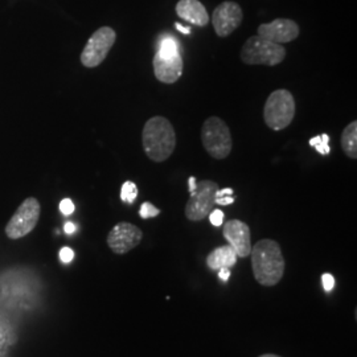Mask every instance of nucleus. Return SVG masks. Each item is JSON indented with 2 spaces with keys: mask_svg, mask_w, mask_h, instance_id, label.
<instances>
[{
  "mask_svg": "<svg viewBox=\"0 0 357 357\" xmlns=\"http://www.w3.org/2000/svg\"><path fill=\"white\" fill-rule=\"evenodd\" d=\"M252 268L255 281L262 286H275L281 281L286 262L280 243L274 240H259L252 248Z\"/></svg>",
  "mask_w": 357,
  "mask_h": 357,
  "instance_id": "1",
  "label": "nucleus"
},
{
  "mask_svg": "<svg viewBox=\"0 0 357 357\" xmlns=\"http://www.w3.org/2000/svg\"><path fill=\"white\" fill-rule=\"evenodd\" d=\"M143 150L155 163L167 160L176 147V134L172 123L165 116H153L142 131Z\"/></svg>",
  "mask_w": 357,
  "mask_h": 357,
  "instance_id": "2",
  "label": "nucleus"
},
{
  "mask_svg": "<svg viewBox=\"0 0 357 357\" xmlns=\"http://www.w3.org/2000/svg\"><path fill=\"white\" fill-rule=\"evenodd\" d=\"M296 105L293 94L286 89H278L268 96L264 107V119L268 128L281 131L293 122Z\"/></svg>",
  "mask_w": 357,
  "mask_h": 357,
  "instance_id": "3",
  "label": "nucleus"
},
{
  "mask_svg": "<svg viewBox=\"0 0 357 357\" xmlns=\"http://www.w3.org/2000/svg\"><path fill=\"white\" fill-rule=\"evenodd\" d=\"M202 142L205 151L217 160L227 159L233 149L229 128L218 116H211L203 123Z\"/></svg>",
  "mask_w": 357,
  "mask_h": 357,
  "instance_id": "4",
  "label": "nucleus"
},
{
  "mask_svg": "<svg viewBox=\"0 0 357 357\" xmlns=\"http://www.w3.org/2000/svg\"><path fill=\"white\" fill-rule=\"evenodd\" d=\"M286 48L261 36L248 38L241 50V61L246 65L275 66L286 59Z\"/></svg>",
  "mask_w": 357,
  "mask_h": 357,
  "instance_id": "5",
  "label": "nucleus"
},
{
  "mask_svg": "<svg viewBox=\"0 0 357 357\" xmlns=\"http://www.w3.org/2000/svg\"><path fill=\"white\" fill-rule=\"evenodd\" d=\"M41 213V206L38 199L28 197L17 208L15 215L11 217L6 227V234L11 240L23 238L29 234L38 225V218Z\"/></svg>",
  "mask_w": 357,
  "mask_h": 357,
  "instance_id": "6",
  "label": "nucleus"
},
{
  "mask_svg": "<svg viewBox=\"0 0 357 357\" xmlns=\"http://www.w3.org/2000/svg\"><path fill=\"white\" fill-rule=\"evenodd\" d=\"M116 33L112 26H101L90 36L84 51L81 53V63L85 68H96L102 64L109 52L113 48Z\"/></svg>",
  "mask_w": 357,
  "mask_h": 357,
  "instance_id": "7",
  "label": "nucleus"
},
{
  "mask_svg": "<svg viewBox=\"0 0 357 357\" xmlns=\"http://www.w3.org/2000/svg\"><path fill=\"white\" fill-rule=\"evenodd\" d=\"M218 184L212 180H203L197 184L196 191L185 205V216L191 221H202L215 209V199Z\"/></svg>",
  "mask_w": 357,
  "mask_h": 357,
  "instance_id": "8",
  "label": "nucleus"
},
{
  "mask_svg": "<svg viewBox=\"0 0 357 357\" xmlns=\"http://www.w3.org/2000/svg\"><path fill=\"white\" fill-rule=\"evenodd\" d=\"M243 19V8L236 1H224L218 4L212 15V23L217 36L228 38L240 26Z\"/></svg>",
  "mask_w": 357,
  "mask_h": 357,
  "instance_id": "9",
  "label": "nucleus"
},
{
  "mask_svg": "<svg viewBox=\"0 0 357 357\" xmlns=\"http://www.w3.org/2000/svg\"><path fill=\"white\" fill-rule=\"evenodd\" d=\"M142 230L130 222H119L107 236V245L115 255H126L141 243Z\"/></svg>",
  "mask_w": 357,
  "mask_h": 357,
  "instance_id": "10",
  "label": "nucleus"
},
{
  "mask_svg": "<svg viewBox=\"0 0 357 357\" xmlns=\"http://www.w3.org/2000/svg\"><path fill=\"white\" fill-rule=\"evenodd\" d=\"M299 26L291 19H275L268 24L258 26V36L266 38L275 44L291 43L299 38Z\"/></svg>",
  "mask_w": 357,
  "mask_h": 357,
  "instance_id": "11",
  "label": "nucleus"
},
{
  "mask_svg": "<svg viewBox=\"0 0 357 357\" xmlns=\"http://www.w3.org/2000/svg\"><path fill=\"white\" fill-rule=\"evenodd\" d=\"M224 237L234 249L237 257L245 258L252 252V240L249 227L240 220H229L224 225Z\"/></svg>",
  "mask_w": 357,
  "mask_h": 357,
  "instance_id": "12",
  "label": "nucleus"
},
{
  "mask_svg": "<svg viewBox=\"0 0 357 357\" xmlns=\"http://www.w3.org/2000/svg\"><path fill=\"white\" fill-rule=\"evenodd\" d=\"M153 73L158 81L162 84H175L183 75L184 63L183 56L178 54L175 57H162L158 53L153 60Z\"/></svg>",
  "mask_w": 357,
  "mask_h": 357,
  "instance_id": "13",
  "label": "nucleus"
},
{
  "mask_svg": "<svg viewBox=\"0 0 357 357\" xmlns=\"http://www.w3.org/2000/svg\"><path fill=\"white\" fill-rule=\"evenodd\" d=\"M176 13L178 17L193 26H205L209 23V15L204 4L199 0H180L176 4Z\"/></svg>",
  "mask_w": 357,
  "mask_h": 357,
  "instance_id": "14",
  "label": "nucleus"
},
{
  "mask_svg": "<svg viewBox=\"0 0 357 357\" xmlns=\"http://www.w3.org/2000/svg\"><path fill=\"white\" fill-rule=\"evenodd\" d=\"M237 262V255L230 245L220 246L212 250L206 257V265L212 270H220L221 268H230Z\"/></svg>",
  "mask_w": 357,
  "mask_h": 357,
  "instance_id": "15",
  "label": "nucleus"
},
{
  "mask_svg": "<svg viewBox=\"0 0 357 357\" xmlns=\"http://www.w3.org/2000/svg\"><path fill=\"white\" fill-rule=\"evenodd\" d=\"M342 149L351 159L357 158V121L351 122L342 132Z\"/></svg>",
  "mask_w": 357,
  "mask_h": 357,
  "instance_id": "16",
  "label": "nucleus"
},
{
  "mask_svg": "<svg viewBox=\"0 0 357 357\" xmlns=\"http://www.w3.org/2000/svg\"><path fill=\"white\" fill-rule=\"evenodd\" d=\"M156 53L162 57H175L181 54V51H180L178 41L174 38V36H167L160 41L159 50Z\"/></svg>",
  "mask_w": 357,
  "mask_h": 357,
  "instance_id": "17",
  "label": "nucleus"
},
{
  "mask_svg": "<svg viewBox=\"0 0 357 357\" xmlns=\"http://www.w3.org/2000/svg\"><path fill=\"white\" fill-rule=\"evenodd\" d=\"M15 340L16 336L13 328L8 324L0 321V356L8 351V348L15 343Z\"/></svg>",
  "mask_w": 357,
  "mask_h": 357,
  "instance_id": "18",
  "label": "nucleus"
},
{
  "mask_svg": "<svg viewBox=\"0 0 357 357\" xmlns=\"http://www.w3.org/2000/svg\"><path fill=\"white\" fill-rule=\"evenodd\" d=\"M311 147H315L318 153L321 155H328L331 153V147H330V137L327 134H321L318 137H314L312 139L308 141Z\"/></svg>",
  "mask_w": 357,
  "mask_h": 357,
  "instance_id": "19",
  "label": "nucleus"
},
{
  "mask_svg": "<svg viewBox=\"0 0 357 357\" xmlns=\"http://www.w3.org/2000/svg\"><path fill=\"white\" fill-rule=\"evenodd\" d=\"M137 197H138V187H137V184L132 183V181H126L122 185V190H121V199H122V202L128 203V204H132Z\"/></svg>",
  "mask_w": 357,
  "mask_h": 357,
  "instance_id": "20",
  "label": "nucleus"
},
{
  "mask_svg": "<svg viewBox=\"0 0 357 357\" xmlns=\"http://www.w3.org/2000/svg\"><path fill=\"white\" fill-rule=\"evenodd\" d=\"M139 215L142 218H151V217H156L160 215V209H158L155 205L151 203H143L139 211Z\"/></svg>",
  "mask_w": 357,
  "mask_h": 357,
  "instance_id": "21",
  "label": "nucleus"
},
{
  "mask_svg": "<svg viewBox=\"0 0 357 357\" xmlns=\"http://www.w3.org/2000/svg\"><path fill=\"white\" fill-rule=\"evenodd\" d=\"M208 217H209L212 225H215V227H221L224 222V213L220 209H213Z\"/></svg>",
  "mask_w": 357,
  "mask_h": 357,
  "instance_id": "22",
  "label": "nucleus"
},
{
  "mask_svg": "<svg viewBox=\"0 0 357 357\" xmlns=\"http://www.w3.org/2000/svg\"><path fill=\"white\" fill-rule=\"evenodd\" d=\"M60 211L61 213L65 216H70L73 212H75V204L70 199H64L61 203H60Z\"/></svg>",
  "mask_w": 357,
  "mask_h": 357,
  "instance_id": "23",
  "label": "nucleus"
},
{
  "mask_svg": "<svg viewBox=\"0 0 357 357\" xmlns=\"http://www.w3.org/2000/svg\"><path fill=\"white\" fill-rule=\"evenodd\" d=\"M75 258V252L70 249V248H63L60 250V259L64 262V264H69L72 262Z\"/></svg>",
  "mask_w": 357,
  "mask_h": 357,
  "instance_id": "24",
  "label": "nucleus"
},
{
  "mask_svg": "<svg viewBox=\"0 0 357 357\" xmlns=\"http://www.w3.org/2000/svg\"><path fill=\"white\" fill-rule=\"evenodd\" d=\"M321 282H323V287L326 291H331L335 286V278L332 277L331 274H323Z\"/></svg>",
  "mask_w": 357,
  "mask_h": 357,
  "instance_id": "25",
  "label": "nucleus"
},
{
  "mask_svg": "<svg viewBox=\"0 0 357 357\" xmlns=\"http://www.w3.org/2000/svg\"><path fill=\"white\" fill-rule=\"evenodd\" d=\"M215 203L218 205H230L234 203V197L233 196H220L215 199Z\"/></svg>",
  "mask_w": 357,
  "mask_h": 357,
  "instance_id": "26",
  "label": "nucleus"
},
{
  "mask_svg": "<svg viewBox=\"0 0 357 357\" xmlns=\"http://www.w3.org/2000/svg\"><path fill=\"white\" fill-rule=\"evenodd\" d=\"M218 277L220 280H222L224 282L228 281L230 277V270L228 268H221L218 271Z\"/></svg>",
  "mask_w": 357,
  "mask_h": 357,
  "instance_id": "27",
  "label": "nucleus"
},
{
  "mask_svg": "<svg viewBox=\"0 0 357 357\" xmlns=\"http://www.w3.org/2000/svg\"><path fill=\"white\" fill-rule=\"evenodd\" d=\"M233 190L231 188H225V190H217L216 191V197H220V196H233Z\"/></svg>",
  "mask_w": 357,
  "mask_h": 357,
  "instance_id": "28",
  "label": "nucleus"
},
{
  "mask_svg": "<svg viewBox=\"0 0 357 357\" xmlns=\"http://www.w3.org/2000/svg\"><path fill=\"white\" fill-rule=\"evenodd\" d=\"M65 233L66 234H73L76 231V225L73 222H66L64 227Z\"/></svg>",
  "mask_w": 357,
  "mask_h": 357,
  "instance_id": "29",
  "label": "nucleus"
},
{
  "mask_svg": "<svg viewBox=\"0 0 357 357\" xmlns=\"http://www.w3.org/2000/svg\"><path fill=\"white\" fill-rule=\"evenodd\" d=\"M175 26H176L178 32H181V33H185V35L191 33V28L190 26H183L181 24H178V23H175Z\"/></svg>",
  "mask_w": 357,
  "mask_h": 357,
  "instance_id": "30",
  "label": "nucleus"
},
{
  "mask_svg": "<svg viewBox=\"0 0 357 357\" xmlns=\"http://www.w3.org/2000/svg\"><path fill=\"white\" fill-rule=\"evenodd\" d=\"M188 183H190V193L196 191V187H197V183H196V178H195V176H191V178H190V180H188Z\"/></svg>",
  "mask_w": 357,
  "mask_h": 357,
  "instance_id": "31",
  "label": "nucleus"
},
{
  "mask_svg": "<svg viewBox=\"0 0 357 357\" xmlns=\"http://www.w3.org/2000/svg\"><path fill=\"white\" fill-rule=\"evenodd\" d=\"M259 357H281V356H277V355H262V356Z\"/></svg>",
  "mask_w": 357,
  "mask_h": 357,
  "instance_id": "32",
  "label": "nucleus"
}]
</instances>
